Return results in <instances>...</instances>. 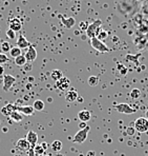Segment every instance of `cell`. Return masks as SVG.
Wrapping results in <instances>:
<instances>
[{"instance_id": "6da1fadb", "label": "cell", "mask_w": 148, "mask_h": 156, "mask_svg": "<svg viewBox=\"0 0 148 156\" xmlns=\"http://www.w3.org/2000/svg\"><path fill=\"white\" fill-rule=\"evenodd\" d=\"M101 26H102V21L100 19L95 20L94 22L88 24V27H87V30H86V35H87V37H89L90 39L97 37L98 34L101 31Z\"/></svg>"}, {"instance_id": "7a4b0ae2", "label": "cell", "mask_w": 148, "mask_h": 156, "mask_svg": "<svg viewBox=\"0 0 148 156\" xmlns=\"http://www.w3.org/2000/svg\"><path fill=\"white\" fill-rule=\"evenodd\" d=\"M90 45L94 48L96 51H98V52H100V53H107V52L110 51L107 45H106L105 43L103 42V41L99 40V39H98L97 37L90 39Z\"/></svg>"}, {"instance_id": "3957f363", "label": "cell", "mask_w": 148, "mask_h": 156, "mask_svg": "<svg viewBox=\"0 0 148 156\" xmlns=\"http://www.w3.org/2000/svg\"><path fill=\"white\" fill-rule=\"evenodd\" d=\"M135 130L139 133H145L148 131V119L146 117H139L135 121Z\"/></svg>"}, {"instance_id": "277c9868", "label": "cell", "mask_w": 148, "mask_h": 156, "mask_svg": "<svg viewBox=\"0 0 148 156\" xmlns=\"http://www.w3.org/2000/svg\"><path fill=\"white\" fill-rule=\"evenodd\" d=\"M89 130H90L89 126H87V127L83 130H79L78 132L76 133V135L74 136V138H72V143L83 144L84 141L86 140V138H87V135H88Z\"/></svg>"}, {"instance_id": "5b68a950", "label": "cell", "mask_w": 148, "mask_h": 156, "mask_svg": "<svg viewBox=\"0 0 148 156\" xmlns=\"http://www.w3.org/2000/svg\"><path fill=\"white\" fill-rule=\"evenodd\" d=\"M115 109L117 110L119 113H122V114H133L136 113V110L135 108H133L130 105L128 104H125V102H122V104H118L115 105Z\"/></svg>"}, {"instance_id": "8992f818", "label": "cell", "mask_w": 148, "mask_h": 156, "mask_svg": "<svg viewBox=\"0 0 148 156\" xmlns=\"http://www.w3.org/2000/svg\"><path fill=\"white\" fill-rule=\"evenodd\" d=\"M31 148H32V146L29 144V143L25 138L19 139V140L17 141V144H16V149H18V150L21 151V152H29V151L31 150Z\"/></svg>"}, {"instance_id": "52a82bcc", "label": "cell", "mask_w": 148, "mask_h": 156, "mask_svg": "<svg viewBox=\"0 0 148 156\" xmlns=\"http://www.w3.org/2000/svg\"><path fill=\"white\" fill-rule=\"evenodd\" d=\"M16 78L12 76V75H4L3 77V91L8 92L11 88L13 87V84L15 83Z\"/></svg>"}, {"instance_id": "ba28073f", "label": "cell", "mask_w": 148, "mask_h": 156, "mask_svg": "<svg viewBox=\"0 0 148 156\" xmlns=\"http://www.w3.org/2000/svg\"><path fill=\"white\" fill-rule=\"evenodd\" d=\"M69 86H70V80L67 77L63 76L61 79L56 81V87L58 89H60L61 91H66L67 89H69Z\"/></svg>"}, {"instance_id": "9c48e42d", "label": "cell", "mask_w": 148, "mask_h": 156, "mask_svg": "<svg viewBox=\"0 0 148 156\" xmlns=\"http://www.w3.org/2000/svg\"><path fill=\"white\" fill-rule=\"evenodd\" d=\"M25 58H26V61L27 62H34L37 58V51L36 49L34 48V45H29V49H27V52L25 54Z\"/></svg>"}, {"instance_id": "30bf717a", "label": "cell", "mask_w": 148, "mask_h": 156, "mask_svg": "<svg viewBox=\"0 0 148 156\" xmlns=\"http://www.w3.org/2000/svg\"><path fill=\"white\" fill-rule=\"evenodd\" d=\"M8 26L10 29L14 32H18L22 29V22L19 18H12L8 20Z\"/></svg>"}, {"instance_id": "8fae6325", "label": "cell", "mask_w": 148, "mask_h": 156, "mask_svg": "<svg viewBox=\"0 0 148 156\" xmlns=\"http://www.w3.org/2000/svg\"><path fill=\"white\" fill-rule=\"evenodd\" d=\"M17 111L20 112L22 115L32 116L34 114V108L33 105H17Z\"/></svg>"}, {"instance_id": "7c38bea8", "label": "cell", "mask_w": 148, "mask_h": 156, "mask_svg": "<svg viewBox=\"0 0 148 156\" xmlns=\"http://www.w3.org/2000/svg\"><path fill=\"white\" fill-rule=\"evenodd\" d=\"M25 139L29 143L32 147H35L36 144L38 143V135L36 132H34V131H29L26 134V137Z\"/></svg>"}, {"instance_id": "4fadbf2b", "label": "cell", "mask_w": 148, "mask_h": 156, "mask_svg": "<svg viewBox=\"0 0 148 156\" xmlns=\"http://www.w3.org/2000/svg\"><path fill=\"white\" fill-rule=\"evenodd\" d=\"M59 18L61 19V23L66 27V29H72V27L75 26V23H76V20H75L72 17L64 18L62 15H59Z\"/></svg>"}, {"instance_id": "5bb4252c", "label": "cell", "mask_w": 148, "mask_h": 156, "mask_svg": "<svg viewBox=\"0 0 148 156\" xmlns=\"http://www.w3.org/2000/svg\"><path fill=\"white\" fill-rule=\"evenodd\" d=\"M78 97H79L78 92H77L76 90H74V89H70V90L67 91L66 94H65V100H66L67 102L76 101Z\"/></svg>"}, {"instance_id": "9a60e30c", "label": "cell", "mask_w": 148, "mask_h": 156, "mask_svg": "<svg viewBox=\"0 0 148 156\" xmlns=\"http://www.w3.org/2000/svg\"><path fill=\"white\" fill-rule=\"evenodd\" d=\"M78 118L82 122H87L92 118V114H90V112L88 110H81L78 113Z\"/></svg>"}, {"instance_id": "2e32d148", "label": "cell", "mask_w": 148, "mask_h": 156, "mask_svg": "<svg viewBox=\"0 0 148 156\" xmlns=\"http://www.w3.org/2000/svg\"><path fill=\"white\" fill-rule=\"evenodd\" d=\"M31 45V43L27 41V39L24 37L23 34H21V35L18 37V40H17V44H16V47H18L19 49H25V48H27L29 49V47Z\"/></svg>"}, {"instance_id": "e0dca14e", "label": "cell", "mask_w": 148, "mask_h": 156, "mask_svg": "<svg viewBox=\"0 0 148 156\" xmlns=\"http://www.w3.org/2000/svg\"><path fill=\"white\" fill-rule=\"evenodd\" d=\"M14 111H17V105H12V104L4 105L1 109V113H2V115H4V116H10Z\"/></svg>"}, {"instance_id": "ac0fdd59", "label": "cell", "mask_w": 148, "mask_h": 156, "mask_svg": "<svg viewBox=\"0 0 148 156\" xmlns=\"http://www.w3.org/2000/svg\"><path fill=\"white\" fill-rule=\"evenodd\" d=\"M10 118L12 119L13 121H15V122H20V121H22V119H23V115H22L20 112L14 111L10 115Z\"/></svg>"}, {"instance_id": "d6986e66", "label": "cell", "mask_w": 148, "mask_h": 156, "mask_svg": "<svg viewBox=\"0 0 148 156\" xmlns=\"http://www.w3.org/2000/svg\"><path fill=\"white\" fill-rule=\"evenodd\" d=\"M62 147H63V144H62V143H61L60 140H55L51 144L52 150H53L54 152H56V153L60 152V151L62 150Z\"/></svg>"}, {"instance_id": "ffe728a7", "label": "cell", "mask_w": 148, "mask_h": 156, "mask_svg": "<svg viewBox=\"0 0 148 156\" xmlns=\"http://www.w3.org/2000/svg\"><path fill=\"white\" fill-rule=\"evenodd\" d=\"M44 107H45L44 101H42V100H40V99L35 100L33 104V108L36 111H42V110L44 109Z\"/></svg>"}, {"instance_id": "44dd1931", "label": "cell", "mask_w": 148, "mask_h": 156, "mask_svg": "<svg viewBox=\"0 0 148 156\" xmlns=\"http://www.w3.org/2000/svg\"><path fill=\"white\" fill-rule=\"evenodd\" d=\"M51 77H52V79L55 80V81H58L59 79H61V78L63 77L62 71H60V70H54V71H52Z\"/></svg>"}, {"instance_id": "7402d4cb", "label": "cell", "mask_w": 148, "mask_h": 156, "mask_svg": "<svg viewBox=\"0 0 148 156\" xmlns=\"http://www.w3.org/2000/svg\"><path fill=\"white\" fill-rule=\"evenodd\" d=\"M26 62H27V61H26L25 56H24V55H22V54L20 55V56H18V57H16V58H15V65H17L19 66H23Z\"/></svg>"}, {"instance_id": "603a6c76", "label": "cell", "mask_w": 148, "mask_h": 156, "mask_svg": "<svg viewBox=\"0 0 148 156\" xmlns=\"http://www.w3.org/2000/svg\"><path fill=\"white\" fill-rule=\"evenodd\" d=\"M10 55H11V57H13V58L15 59L16 57L21 55V49H19L18 47H12V49H11V51H10Z\"/></svg>"}, {"instance_id": "cb8c5ba5", "label": "cell", "mask_w": 148, "mask_h": 156, "mask_svg": "<svg viewBox=\"0 0 148 156\" xmlns=\"http://www.w3.org/2000/svg\"><path fill=\"white\" fill-rule=\"evenodd\" d=\"M11 49H12V47H11V43L8 42V41H3V42L1 43V51L2 53H8L11 51Z\"/></svg>"}, {"instance_id": "d4e9b609", "label": "cell", "mask_w": 148, "mask_h": 156, "mask_svg": "<svg viewBox=\"0 0 148 156\" xmlns=\"http://www.w3.org/2000/svg\"><path fill=\"white\" fill-rule=\"evenodd\" d=\"M129 95H130L131 99H138V98H140V96H141V91L136 88V89H133V90H131Z\"/></svg>"}, {"instance_id": "484cf974", "label": "cell", "mask_w": 148, "mask_h": 156, "mask_svg": "<svg viewBox=\"0 0 148 156\" xmlns=\"http://www.w3.org/2000/svg\"><path fill=\"white\" fill-rule=\"evenodd\" d=\"M87 81L90 87H96V86H98V83H99V78L97 76H90L88 78Z\"/></svg>"}, {"instance_id": "4316f807", "label": "cell", "mask_w": 148, "mask_h": 156, "mask_svg": "<svg viewBox=\"0 0 148 156\" xmlns=\"http://www.w3.org/2000/svg\"><path fill=\"white\" fill-rule=\"evenodd\" d=\"M34 152H35V155H41V156H42L43 154H44L45 150L40 146V144H36V146L34 147Z\"/></svg>"}, {"instance_id": "83f0119b", "label": "cell", "mask_w": 148, "mask_h": 156, "mask_svg": "<svg viewBox=\"0 0 148 156\" xmlns=\"http://www.w3.org/2000/svg\"><path fill=\"white\" fill-rule=\"evenodd\" d=\"M107 37H108V33L105 31V30H101V31H100V33L98 34V36H97V38L99 39V40H101V41L107 39Z\"/></svg>"}, {"instance_id": "f1b7e54d", "label": "cell", "mask_w": 148, "mask_h": 156, "mask_svg": "<svg viewBox=\"0 0 148 156\" xmlns=\"http://www.w3.org/2000/svg\"><path fill=\"white\" fill-rule=\"evenodd\" d=\"M8 57L6 56L3 53H0V65H3V63L8 62Z\"/></svg>"}, {"instance_id": "f546056e", "label": "cell", "mask_w": 148, "mask_h": 156, "mask_svg": "<svg viewBox=\"0 0 148 156\" xmlns=\"http://www.w3.org/2000/svg\"><path fill=\"white\" fill-rule=\"evenodd\" d=\"M6 36H8L10 39H14L16 37V32H14L11 29H8V31H6Z\"/></svg>"}, {"instance_id": "4dcf8cb0", "label": "cell", "mask_w": 148, "mask_h": 156, "mask_svg": "<svg viewBox=\"0 0 148 156\" xmlns=\"http://www.w3.org/2000/svg\"><path fill=\"white\" fill-rule=\"evenodd\" d=\"M23 69L25 72H31L32 69H33V65H32L31 62H26L25 65L23 66Z\"/></svg>"}, {"instance_id": "1f68e13d", "label": "cell", "mask_w": 148, "mask_h": 156, "mask_svg": "<svg viewBox=\"0 0 148 156\" xmlns=\"http://www.w3.org/2000/svg\"><path fill=\"white\" fill-rule=\"evenodd\" d=\"M79 27H80V29L82 30V31H86L88 27V23L86 21H81L80 24H79Z\"/></svg>"}, {"instance_id": "d6a6232c", "label": "cell", "mask_w": 148, "mask_h": 156, "mask_svg": "<svg viewBox=\"0 0 148 156\" xmlns=\"http://www.w3.org/2000/svg\"><path fill=\"white\" fill-rule=\"evenodd\" d=\"M136 132V131L135 130V128H128V129H127V134H129V135H133Z\"/></svg>"}, {"instance_id": "836d02e7", "label": "cell", "mask_w": 148, "mask_h": 156, "mask_svg": "<svg viewBox=\"0 0 148 156\" xmlns=\"http://www.w3.org/2000/svg\"><path fill=\"white\" fill-rule=\"evenodd\" d=\"M87 127V122H81L79 123V129L80 130H83V129H85V128Z\"/></svg>"}, {"instance_id": "e575fe53", "label": "cell", "mask_w": 148, "mask_h": 156, "mask_svg": "<svg viewBox=\"0 0 148 156\" xmlns=\"http://www.w3.org/2000/svg\"><path fill=\"white\" fill-rule=\"evenodd\" d=\"M40 146L42 147V148L44 149L45 151H46V150H47V148H49V144H47L46 143H45V141H43V143H41V144H40Z\"/></svg>"}, {"instance_id": "d590c367", "label": "cell", "mask_w": 148, "mask_h": 156, "mask_svg": "<svg viewBox=\"0 0 148 156\" xmlns=\"http://www.w3.org/2000/svg\"><path fill=\"white\" fill-rule=\"evenodd\" d=\"M29 156H36L35 152H34V147H32L31 150L29 151Z\"/></svg>"}, {"instance_id": "8d00e7d4", "label": "cell", "mask_w": 148, "mask_h": 156, "mask_svg": "<svg viewBox=\"0 0 148 156\" xmlns=\"http://www.w3.org/2000/svg\"><path fill=\"white\" fill-rule=\"evenodd\" d=\"M86 156H96V152L95 151H88L86 153Z\"/></svg>"}, {"instance_id": "74e56055", "label": "cell", "mask_w": 148, "mask_h": 156, "mask_svg": "<svg viewBox=\"0 0 148 156\" xmlns=\"http://www.w3.org/2000/svg\"><path fill=\"white\" fill-rule=\"evenodd\" d=\"M3 74H4V69H3V66L0 65V76H2Z\"/></svg>"}, {"instance_id": "f35d334b", "label": "cell", "mask_w": 148, "mask_h": 156, "mask_svg": "<svg viewBox=\"0 0 148 156\" xmlns=\"http://www.w3.org/2000/svg\"><path fill=\"white\" fill-rule=\"evenodd\" d=\"M77 100H78L79 102H82V101H83V98H82V97H80V96H79V97L77 98Z\"/></svg>"}, {"instance_id": "ab89813d", "label": "cell", "mask_w": 148, "mask_h": 156, "mask_svg": "<svg viewBox=\"0 0 148 156\" xmlns=\"http://www.w3.org/2000/svg\"><path fill=\"white\" fill-rule=\"evenodd\" d=\"M34 80H35V78H34V77H29V82H33Z\"/></svg>"}, {"instance_id": "60d3db41", "label": "cell", "mask_w": 148, "mask_h": 156, "mask_svg": "<svg viewBox=\"0 0 148 156\" xmlns=\"http://www.w3.org/2000/svg\"><path fill=\"white\" fill-rule=\"evenodd\" d=\"M145 117H146V118L148 119V110L146 111V114H145Z\"/></svg>"}, {"instance_id": "b9f144b4", "label": "cell", "mask_w": 148, "mask_h": 156, "mask_svg": "<svg viewBox=\"0 0 148 156\" xmlns=\"http://www.w3.org/2000/svg\"><path fill=\"white\" fill-rule=\"evenodd\" d=\"M2 130H3V132H4V133L8 132V129H6V128H3V129H2Z\"/></svg>"}, {"instance_id": "7bdbcfd3", "label": "cell", "mask_w": 148, "mask_h": 156, "mask_svg": "<svg viewBox=\"0 0 148 156\" xmlns=\"http://www.w3.org/2000/svg\"><path fill=\"white\" fill-rule=\"evenodd\" d=\"M56 156H63V155H61V154H57Z\"/></svg>"}, {"instance_id": "ee69618b", "label": "cell", "mask_w": 148, "mask_h": 156, "mask_svg": "<svg viewBox=\"0 0 148 156\" xmlns=\"http://www.w3.org/2000/svg\"><path fill=\"white\" fill-rule=\"evenodd\" d=\"M44 156H49V155H44Z\"/></svg>"}]
</instances>
